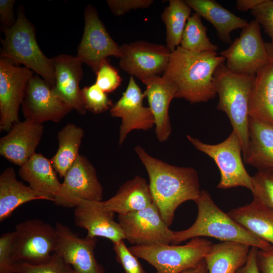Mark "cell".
Masks as SVG:
<instances>
[{"mask_svg":"<svg viewBox=\"0 0 273 273\" xmlns=\"http://www.w3.org/2000/svg\"><path fill=\"white\" fill-rule=\"evenodd\" d=\"M134 150L149 176L153 202L169 227L177 207L188 201L195 202L199 197L201 190L198 172L192 167L172 165L153 157L140 146Z\"/></svg>","mask_w":273,"mask_h":273,"instance_id":"1","label":"cell"},{"mask_svg":"<svg viewBox=\"0 0 273 273\" xmlns=\"http://www.w3.org/2000/svg\"><path fill=\"white\" fill-rule=\"evenodd\" d=\"M225 59L217 52H192L178 47L171 53L162 77L177 88L175 98L191 103L207 102L216 96L214 73Z\"/></svg>","mask_w":273,"mask_h":273,"instance_id":"2","label":"cell"},{"mask_svg":"<svg viewBox=\"0 0 273 273\" xmlns=\"http://www.w3.org/2000/svg\"><path fill=\"white\" fill-rule=\"evenodd\" d=\"M195 202L198 208L195 222L186 230L173 231L172 244L176 245L197 237H208L221 242L244 243L261 250H268L273 247L251 234L228 213L222 211L207 191L201 190Z\"/></svg>","mask_w":273,"mask_h":273,"instance_id":"3","label":"cell"},{"mask_svg":"<svg viewBox=\"0 0 273 273\" xmlns=\"http://www.w3.org/2000/svg\"><path fill=\"white\" fill-rule=\"evenodd\" d=\"M254 76L236 73L225 62L219 65L214 73L216 94L219 96L217 109L228 116L233 130L238 136L243 156L249 141V104Z\"/></svg>","mask_w":273,"mask_h":273,"instance_id":"4","label":"cell"},{"mask_svg":"<svg viewBox=\"0 0 273 273\" xmlns=\"http://www.w3.org/2000/svg\"><path fill=\"white\" fill-rule=\"evenodd\" d=\"M2 30L5 38L1 41V58L16 65L23 64L53 87L55 82L53 59L47 57L40 49L34 27L23 11H18L17 18L11 27L2 28Z\"/></svg>","mask_w":273,"mask_h":273,"instance_id":"5","label":"cell"},{"mask_svg":"<svg viewBox=\"0 0 273 273\" xmlns=\"http://www.w3.org/2000/svg\"><path fill=\"white\" fill-rule=\"evenodd\" d=\"M213 244L207 239L197 237L182 245H133L128 248L153 266L157 273H183L203 260Z\"/></svg>","mask_w":273,"mask_h":273,"instance_id":"6","label":"cell"},{"mask_svg":"<svg viewBox=\"0 0 273 273\" xmlns=\"http://www.w3.org/2000/svg\"><path fill=\"white\" fill-rule=\"evenodd\" d=\"M12 245L14 264L36 265L47 262L55 252L58 241L56 227L39 219H32L15 226Z\"/></svg>","mask_w":273,"mask_h":273,"instance_id":"7","label":"cell"},{"mask_svg":"<svg viewBox=\"0 0 273 273\" xmlns=\"http://www.w3.org/2000/svg\"><path fill=\"white\" fill-rule=\"evenodd\" d=\"M187 138L196 149L215 162L220 173L218 189L241 187L252 191L253 177L249 174L243 164L242 145L234 131L224 141L214 145L204 143L190 135Z\"/></svg>","mask_w":273,"mask_h":273,"instance_id":"8","label":"cell"},{"mask_svg":"<svg viewBox=\"0 0 273 273\" xmlns=\"http://www.w3.org/2000/svg\"><path fill=\"white\" fill-rule=\"evenodd\" d=\"M261 26L255 20L249 22L236 38L220 55L232 71L240 74L255 76L258 70L271 62L265 42L262 39Z\"/></svg>","mask_w":273,"mask_h":273,"instance_id":"9","label":"cell"},{"mask_svg":"<svg viewBox=\"0 0 273 273\" xmlns=\"http://www.w3.org/2000/svg\"><path fill=\"white\" fill-rule=\"evenodd\" d=\"M103 188L96 169L84 156L79 155L64 177L54 203L65 208H75L81 200L101 201Z\"/></svg>","mask_w":273,"mask_h":273,"instance_id":"10","label":"cell"},{"mask_svg":"<svg viewBox=\"0 0 273 273\" xmlns=\"http://www.w3.org/2000/svg\"><path fill=\"white\" fill-rule=\"evenodd\" d=\"M84 18V32L76 57L96 73L108 57L120 58L122 49L110 36L94 7H86Z\"/></svg>","mask_w":273,"mask_h":273,"instance_id":"11","label":"cell"},{"mask_svg":"<svg viewBox=\"0 0 273 273\" xmlns=\"http://www.w3.org/2000/svg\"><path fill=\"white\" fill-rule=\"evenodd\" d=\"M117 217L125 239L132 245L170 244L172 242L173 231L166 225L154 202L144 209L118 215Z\"/></svg>","mask_w":273,"mask_h":273,"instance_id":"12","label":"cell"},{"mask_svg":"<svg viewBox=\"0 0 273 273\" xmlns=\"http://www.w3.org/2000/svg\"><path fill=\"white\" fill-rule=\"evenodd\" d=\"M33 72L9 60L0 59V130L8 132L19 120V110Z\"/></svg>","mask_w":273,"mask_h":273,"instance_id":"13","label":"cell"},{"mask_svg":"<svg viewBox=\"0 0 273 273\" xmlns=\"http://www.w3.org/2000/svg\"><path fill=\"white\" fill-rule=\"evenodd\" d=\"M121 48L120 68L141 81L163 74L171 53L166 46L145 41L125 43Z\"/></svg>","mask_w":273,"mask_h":273,"instance_id":"14","label":"cell"},{"mask_svg":"<svg viewBox=\"0 0 273 273\" xmlns=\"http://www.w3.org/2000/svg\"><path fill=\"white\" fill-rule=\"evenodd\" d=\"M21 105L25 119L40 124L48 121L58 122L72 110L37 74L29 79Z\"/></svg>","mask_w":273,"mask_h":273,"instance_id":"15","label":"cell"},{"mask_svg":"<svg viewBox=\"0 0 273 273\" xmlns=\"http://www.w3.org/2000/svg\"><path fill=\"white\" fill-rule=\"evenodd\" d=\"M55 227L58 234L55 252L76 273H105L95 256L96 238L80 237L68 226L59 222Z\"/></svg>","mask_w":273,"mask_h":273,"instance_id":"16","label":"cell"},{"mask_svg":"<svg viewBox=\"0 0 273 273\" xmlns=\"http://www.w3.org/2000/svg\"><path fill=\"white\" fill-rule=\"evenodd\" d=\"M145 97L133 77L131 76L122 96L110 109L112 117L121 119L118 140L119 145L122 144L132 130H147L155 125L151 109L143 105Z\"/></svg>","mask_w":273,"mask_h":273,"instance_id":"17","label":"cell"},{"mask_svg":"<svg viewBox=\"0 0 273 273\" xmlns=\"http://www.w3.org/2000/svg\"><path fill=\"white\" fill-rule=\"evenodd\" d=\"M55 82L54 94L80 114L86 113L79 83L83 76L82 63L75 56L61 54L52 58Z\"/></svg>","mask_w":273,"mask_h":273,"instance_id":"18","label":"cell"},{"mask_svg":"<svg viewBox=\"0 0 273 273\" xmlns=\"http://www.w3.org/2000/svg\"><path fill=\"white\" fill-rule=\"evenodd\" d=\"M42 124L26 120L14 123L0 139V154L11 162L23 165L35 153L43 133Z\"/></svg>","mask_w":273,"mask_h":273,"instance_id":"19","label":"cell"},{"mask_svg":"<svg viewBox=\"0 0 273 273\" xmlns=\"http://www.w3.org/2000/svg\"><path fill=\"white\" fill-rule=\"evenodd\" d=\"M114 217V213L103 208L100 201L81 200L74 212L75 224L86 230L87 237H101L115 243L125 240V236Z\"/></svg>","mask_w":273,"mask_h":273,"instance_id":"20","label":"cell"},{"mask_svg":"<svg viewBox=\"0 0 273 273\" xmlns=\"http://www.w3.org/2000/svg\"><path fill=\"white\" fill-rule=\"evenodd\" d=\"M142 81L146 85L144 94L155 120L156 138L160 142H165L172 131L168 111L171 100L176 97L177 88L171 81L159 75Z\"/></svg>","mask_w":273,"mask_h":273,"instance_id":"21","label":"cell"},{"mask_svg":"<svg viewBox=\"0 0 273 273\" xmlns=\"http://www.w3.org/2000/svg\"><path fill=\"white\" fill-rule=\"evenodd\" d=\"M51 161L35 153L19 170V174L43 200L54 202L61 183Z\"/></svg>","mask_w":273,"mask_h":273,"instance_id":"22","label":"cell"},{"mask_svg":"<svg viewBox=\"0 0 273 273\" xmlns=\"http://www.w3.org/2000/svg\"><path fill=\"white\" fill-rule=\"evenodd\" d=\"M153 202L149 184L137 175L124 183L114 196L100 204L107 210L123 215L144 209Z\"/></svg>","mask_w":273,"mask_h":273,"instance_id":"23","label":"cell"},{"mask_svg":"<svg viewBox=\"0 0 273 273\" xmlns=\"http://www.w3.org/2000/svg\"><path fill=\"white\" fill-rule=\"evenodd\" d=\"M249 118L273 125V62L254 76L249 104Z\"/></svg>","mask_w":273,"mask_h":273,"instance_id":"24","label":"cell"},{"mask_svg":"<svg viewBox=\"0 0 273 273\" xmlns=\"http://www.w3.org/2000/svg\"><path fill=\"white\" fill-rule=\"evenodd\" d=\"M196 13L210 23L215 28L219 38L224 43H232L231 34L243 29L249 22L236 16L214 0H186Z\"/></svg>","mask_w":273,"mask_h":273,"instance_id":"25","label":"cell"},{"mask_svg":"<svg viewBox=\"0 0 273 273\" xmlns=\"http://www.w3.org/2000/svg\"><path fill=\"white\" fill-rule=\"evenodd\" d=\"M249 136L245 163L258 170L273 171V125L249 118Z\"/></svg>","mask_w":273,"mask_h":273,"instance_id":"26","label":"cell"},{"mask_svg":"<svg viewBox=\"0 0 273 273\" xmlns=\"http://www.w3.org/2000/svg\"><path fill=\"white\" fill-rule=\"evenodd\" d=\"M228 214L251 234L273 246V209L254 199Z\"/></svg>","mask_w":273,"mask_h":273,"instance_id":"27","label":"cell"},{"mask_svg":"<svg viewBox=\"0 0 273 273\" xmlns=\"http://www.w3.org/2000/svg\"><path fill=\"white\" fill-rule=\"evenodd\" d=\"M250 247L236 242L213 244L204 258L208 273H237L246 263Z\"/></svg>","mask_w":273,"mask_h":273,"instance_id":"28","label":"cell"},{"mask_svg":"<svg viewBox=\"0 0 273 273\" xmlns=\"http://www.w3.org/2000/svg\"><path fill=\"white\" fill-rule=\"evenodd\" d=\"M35 200H43L29 186L16 178L12 167L6 168L0 176V221L8 218L21 205Z\"/></svg>","mask_w":273,"mask_h":273,"instance_id":"29","label":"cell"},{"mask_svg":"<svg viewBox=\"0 0 273 273\" xmlns=\"http://www.w3.org/2000/svg\"><path fill=\"white\" fill-rule=\"evenodd\" d=\"M84 136V131L73 123H69L59 131L58 148L51 161L61 177H64L76 160Z\"/></svg>","mask_w":273,"mask_h":273,"instance_id":"30","label":"cell"},{"mask_svg":"<svg viewBox=\"0 0 273 273\" xmlns=\"http://www.w3.org/2000/svg\"><path fill=\"white\" fill-rule=\"evenodd\" d=\"M192 9L185 1L170 0L161 17L166 26V47L171 52L180 44L184 30Z\"/></svg>","mask_w":273,"mask_h":273,"instance_id":"31","label":"cell"},{"mask_svg":"<svg viewBox=\"0 0 273 273\" xmlns=\"http://www.w3.org/2000/svg\"><path fill=\"white\" fill-rule=\"evenodd\" d=\"M183 49L192 52H216L217 45L212 43L207 35V27L201 20V17L195 13L188 18L186 24L180 46Z\"/></svg>","mask_w":273,"mask_h":273,"instance_id":"32","label":"cell"},{"mask_svg":"<svg viewBox=\"0 0 273 273\" xmlns=\"http://www.w3.org/2000/svg\"><path fill=\"white\" fill-rule=\"evenodd\" d=\"M13 273H76L73 268L57 253L50 260L36 265L23 263H15Z\"/></svg>","mask_w":273,"mask_h":273,"instance_id":"33","label":"cell"},{"mask_svg":"<svg viewBox=\"0 0 273 273\" xmlns=\"http://www.w3.org/2000/svg\"><path fill=\"white\" fill-rule=\"evenodd\" d=\"M252 177L253 198L273 209V171L259 170Z\"/></svg>","mask_w":273,"mask_h":273,"instance_id":"34","label":"cell"},{"mask_svg":"<svg viewBox=\"0 0 273 273\" xmlns=\"http://www.w3.org/2000/svg\"><path fill=\"white\" fill-rule=\"evenodd\" d=\"M85 109L94 113H101L111 109L113 104L107 94L96 83L81 89Z\"/></svg>","mask_w":273,"mask_h":273,"instance_id":"35","label":"cell"},{"mask_svg":"<svg viewBox=\"0 0 273 273\" xmlns=\"http://www.w3.org/2000/svg\"><path fill=\"white\" fill-rule=\"evenodd\" d=\"M95 73V83L106 94L113 92L121 84L122 78L118 70L111 65L107 59L100 65Z\"/></svg>","mask_w":273,"mask_h":273,"instance_id":"36","label":"cell"},{"mask_svg":"<svg viewBox=\"0 0 273 273\" xmlns=\"http://www.w3.org/2000/svg\"><path fill=\"white\" fill-rule=\"evenodd\" d=\"M116 259L125 273H147L136 256L127 247L124 240L113 243Z\"/></svg>","mask_w":273,"mask_h":273,"instance_id":"37","label":"cell"},{"mask_svg":"<svg viewBox=\"0 0 273 273\" xmlns=\"http://www.w3.org/2000/svg\"><path fill=\"white\" fill-rule=\"evenodd\" d=\"M251 14L270 37L273 43V1H265L251 11Z\"/></svg>","mask_w":273,"mask_h":273,"instance_id":"38","label":"cell"},{"mask_svg":"<svg viewBox=\"0 0 273 273\" xmlns=\"http://www.w3.org/2000/svg\"><path fill=\"white\" fill-rule=\"evenodd\" d=\"M13 232L3 233L0 237V273H13Z\"/></svg>","mask_w":273,"mask_h":273,"instance_id":"39","label":"cell"},{"mask_svg":"<svg viewBox=\"0 0 273 273\" xmlns=\"http://www.w3.org/2000/svg\"><path fill=\"white\" fill-rule=\"evenodd\" d=\"M153 0H108L107 4L113 14L120 16L132 10L148 8Z\"/></svg>","mask_w":273,"mask_h":273,"instance_id":"40","label":"cell"},{"mask_svg":"<svg viewBox=\"0 0 273 273\" xmlns=\"http://www.w3.org/2000/svg\"><path fill=\"white\" fill-rule=\"evenodd\" d=\"M14 0L0 1V22L2 28H10L15 23L14 18Z\"/></svg>","mask_w":273,"mask_h":273,"instance_id":"41","label":"cell"},{"mask_svg":"<svg viewBox=\"0 0 273 273\" xmlns=\"http://www.w3.org/2000/svg\"><path fill=\"white\" fill-rule=\"evenodd\" d=\"M257 263L260 273H273V247L268 250L258 249Z\"/></svg>","mask_w":273,"mask_h":273,"instance_id":"42","label":"cell"},{"mask_svg":"<svg viewBox=\"0 0 273 273\" xmlns=\"http://www.w3.org/2000/svg\"><path fill=\"white\" fill-rule=\"evenodd\" d=\"M258 248L251 247L247 260L237 273H260L257 263Z\"/></svg>","mask_w":273,"mask_h":273,"instance_id":"43","label":"cell"},{"mask_svg":"<svg viewBox=\"0 0 273 273\" xmlns=\"http://www.w3.org/2000/svg\"><path fill=\"white\" fill-rule=\"evenodd\" d=\"M265 1V0H238L236 2V8L241 12L252 11Z\"/></svg>","mask_w":273,"mask_h":273,"instance_id":"44","label":"cell"},{"mask_svg":"<svg viewBox=\"0 0 273 273\" xmlns=\"http://www.w3.org/2000/svg\"><path fill=\"white\" fill-rule=\"evenodd\" d=\"M183 273H208L206 265L203 259L194 267L189 268Z\"/></svg>","mask_w":273,"mask_h":273,"instance_id":"45","label":"cell"},{"mask_svg":"<svg viewBox=\"0 0 273 273\" xmlns=\"http://www.w3.org/2000/svg\"><path fill=\"white\" fill-rule=\"evenodd\" d=\"M265 46L268 56L271 61L273 62V43L270 42H265Z\"/></svg>","mask_w":273,"mask_h":273,"instance_id":"46","label":"cell"}]
</instances>
